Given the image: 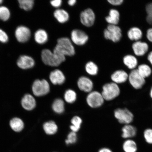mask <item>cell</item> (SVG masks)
<instances>
[{
	"label": "cell",
	"instance_id": "obj_1",
	"mask_svg": "<svg viewBox=\"0 0 152 152\" xmlns=\"http://www.w3.org/2000/svg\"><path fill=\"white\" fill-rule=\"evenodd\" d=\"M53 52L62 56H72L75 54V50L72 41L69 38L61 37L58 39Z\"/></svg>",
	"mask_w": 152,
	"mask_h": 152
},
{
	"label": "cell",
	"instance_id": "obj_2",
	"mask_svg": "<svg viewBox=\"0 0 152 152\" xmlns=\"http://www.w3.org/2000/svg\"><path fill=\"white\" fill-rule=\"evenodd\" d=\"M41 60L45 65L56 66L65 61L66 57L60 56L49 49H44L41 53Z\"/></svg>",
	"mask_w": 152,
	"mask_h": 152
},
{
	"label": "cell",
	"instance_id": "obj_3",
	"mask_svg": "<svg viewBox=\"0 0 152 152\" xmlns=\"http://www.w3.org/2000/svg\"><path fill=\"white\" fill-rule=\"evenodd\" d=\"M50 91V85L46 80L37 79L34 80L32 83L31 93L36 98L46 96Z\"/></svg>",
	"mask_w": 152,
	"mask_h": 152
},
{
	"label": "cell",
	"instance_id": "obj_4",
	"mask_svg": "<svg viewBox=\"0 0 152 152\" xmlns=\"http://www.w3.org/2000/svg\"><path fill=\"white\" fill-rule=\"evenodd\" d=\"M121 92V89L118 85L112 82L104 85L102 94L104 100L111 101L118 97Z\"/></svg>",
	"mask_w": 152,
	"mask_h": 152
},
{
	"label": "cell",
	"instance_id": "obj_5",
	"mask_svg": "<svg viewBox=\"0 0 152 152\" xmlns=\"http://www.w3.org/2000/svg\"><path fill=\"white\" fill-rule=\"evenodd\" d=\"M114 114L115 118L121 124H131L134 121V114L126 108H118L114 111Z\"/></svg>",
	"mask_w": 152,
	"mask_h": 152
},
{
	"label": "cell",
	"instance_id": "obj_6",
	"mask_svg": "<svg viewBox=\"0 0 152 152\" xmlns=\"http://www.w3.org/2000/svg\"><path fill=\"white\" fill-rule=\"evenodd\" d=\"M20 104L21 107L25 111L30 113L37 108V99L31 93H26L21 98Z\"/></svg>",
	"mask_w": 152,
	"mask_h": 152
},
{
	"label": "cell",
	"instance_id": "obj_7",
	"mask_svg": "<svg viewBox=\"0 0 152 152\" xmlns=\"http://www.w3.org/2000/svg\"><path fill=\"white\" fill-rule=\"evenodd\" d=\"M14 36L15 39L18 43H26L31 39L32 32L31 29L28 26L20 25L15 28Z\"/></svg>",
	"mask_w": 152,
	"mask_h": 152
},
{
	"label": "cell",
	"instance_id": "obj_8",
	"mask_svg": "<svg viewBox=\"0 0 152 152\" xmlns=\"http://www.w3.org/2000/svg\"><path fill=\"white\" fill-rule=\"evenodd\" d=\"M16 63L19 69L26 71L31 70L35 67L36 62L31 56L27 54H23L18 57Z\"/></svg>",
	"mask_w": 152,
	"mask_h": 152
},
{
	"label": "cell",
	"instance_id": "obj_9",
	"mask_svg": "<svg viewBox=\"0 0 152 152\" xmlns=\"http://www.w3.org/2000/svg\"><path fill=\"white\" fill-rule=\"evenodd\" d=\"M104 36L106 39L117 42L120 40L122 37L121 30L117 25L109 24L104 30Z\"/></svg>",
	"mask_w": 152,
	"mask_h": 152
},
{
	"label": "cell",
	"instance_id": "obj_10",
	"mask_svg": "<svg viewBox=\"0 0 152 152\" xmlns=\"http://www.w3.org/2000/svg\"><path fill=\"white\" fill-rule=\"evenodd\" d=\"M145 79L140 75L137 69L132 70L129 75L128 80L133 88L140 90L145 85Z\"/></svg>",
	"mask_w": 152,
	"mask_h": 152
},
{
	"label": "cell",
	"instance_id": "obj_11",
	"mask_svg": "<svg viewBox=\"0 0 152 152\" xmlns=\"http://www.w3.org/2000/svg\"><path fill=\"white\" fill-rule=\"evenodd\" d=\"M9 126L12 132L16 134H20L23 132L25 129L26 123L22 118L15 116L10 119Z\"/></svg>",
	"mask_w": 152,
	"mask_h": 152
},
{
	"label": "cell",
	"instance_id": "obj_12",
	"mask_svg": "<svg viewBox=\"0 0 152 152\" xmlns=\"http://www.w3.org/2000/svg\"><path fill=\"white\" fill-rule=\"evenodd\" d=\"M87 102L89 106L92 108L100 107L104 102L102 94L97 91L90 92L87 98Z\"/></svg>",
	"mask_w": 152,
	"mask_h": 152
},
{
	"label": "cell",
	"instance_id": "obj_13",
	"mask_svg": "<svg viewBox=\"0 0 152 152\" xmlns=\"http://www.w3.org/2000/svg\"><path fill=\"white\" fill-rule=\"evenodd\" d=\"M96 16L92 9H87L82 12L80 15L81 23L87 27H91L94 24Z\"/></svg>",
	"mask_w": 152,
	"mask_h": 152
},
{
	"label": "cell",
	"instance_id": "obj_14",
	"mask_svg": "<svg viewBox=\"0 0 152 152\" xmlns=\"http://www.w3.org/2000/svg\"><path fill=\"white\" fill-rule=\"evenodd\" d=\"M72 41L78 45H84L88 39V37L85 32L82 30L75 29L71 32Z\"/></svg>",
	"mask_w": 152,
	"mask_h": 152
},
{
	"label": "cell",
	"instance_id": "obj_15",
	"mask_svg": "<svg viewBox=\"0 0 152 152\" xmlns=\"http://www.w3.org/2000/svg\"><path fill=\"white\" fill-rule=\"evenodd\" d=\"M121 137L125 139H130L134 137L137 134V130L135 126L132 124L124 125L121 129Z\"/></svg>",
	"mask_w": 152,
	"mask_h": 152
},
{
	"label": "cell",
	"instance_id": "obj_16",
	"mask_svg": "<svg viewBox=\"0 0 152 152\" xmlns=\"http://www.w3.org/2000/svg\"><path fill=\"white\" fill-rule=\"evenodd\" d=\"M129 75L123 70L115 71L112 74L111 79L113 82L117 85L124 83L128 80Z\"/></svg>",
	"mask_w": 152,
	"mask_h": 152
},
{
	"label": "cell",
	"instance_id": "obj_17",
	"mask_svg": "<svg viewBox=\"0 0 152 152\" xmlns=\"http://www.w3.org/2000/svg\"><path fill=\"white\" fill-rule=\"evenodd\" d=\"M51 83L54 85H62L65 81V76L59 69H56L51 72L49 76Z\"/></svg>",
	"mask_w": 152,
	"mask_h": 152
},
{
	"label": "cell",
	"instance_id": "obj_18",
	"mask_svg": "<svg viewBox=\"0 0 152 152\" xmlns=\"http://www.w3.org/2000/svg\"><path fill=\"white\" fill-rule=\"evenodd\" d=\"M133 51L136 55L142 56L147 53L149 49L147 43L140 41H136L132 45Z\"/></svg>",
	"mask_w": 152,
	"mask_h": 152
},
{
	"label": "cell",
	"instance_id": "obj_19",
	"mask_svg": "<svg viewBox=\"0 0 152 152\" xmlns=\"http://www.w3.org/2000/svg\"><path fill=\"white\" fill-rule=\"evenodd\" d=\"M77 85L81 91L86 92H91L93 88L92 81L88 78L85 77L80 78L77 81Z\"/></svg>",
	"mask_w": 152,
	"mask_h": 152
},
{
	"label": "cell",
	"instance_id": "obj_20",
	"mask_svg": "<svg viewBox=\"0 0 152 152\" xmlns=\"http://www.w3.org/2000/svg\"><path fill=\"white\" fill-rule=\"evenodd\" d=\"M34 39L36 43L39 45L45 44L48 39V35L45 30L39 28L34 34Z\"/></svg>",
	"mask_w": 152,
	"mask_h": 152
},
{
	"label": "cell",
	"instance_id": "obj_21",
	"mask_svg": "<svg viewBox=\"0 0 152 152\" xmlns=\"http://www.w3.org/2000/svg\"><path fill=\"white\" fill-rule=\"evenodd\" d=\"M120 19V14L116 10L112 9L110 10L109 16L106 17L105 20L110 25H117Z\"/></svg>",
	"mask_w": 152,
	"mask_h": 152
},
{
	"label": "cell",
	"instance_id": "obj_22",
	"mask_svg": "<svg viewBox=\"0 0 152 152\" xmlns=\"http://www.w3.org/2000/svg\"><path fill=\"white\" fill-rule=\"evenodd\" d=\"M54 16L58 22L61 23L67 22L69 18L67 11L62 9H56L54 11Z\"/></svg>",
	"mask_w": 152,
	"mask_h": 152
},
{
	"label": "cell",
	"instance_id": "obj_23",
	"mask_svg": "<svg viewBox=\"0 0 152 152\" xmlns=\"http://www.w3.org/2000/svg\"><path fill=\"white\" fill-rule=\"evenodd\" d=\"M43 129L47 135H53L57 132L58 126L54 121H49L43 123Z\"/></svg>",
	"mask_w": 152,
	"mask_h": 152
},
{
	"label": "cell",
	"instance_id": "obj_24",
	"mask_svg": "<svg viewBox=\"0 0 152 152\" xmlns=\"http://www.w3.org/2000/svg\"><path fill=\"white\" fill-rule=\"evenodd\" d=\"M122 147L125 152H136L138 149L137 144L132 139L126 140L123 143Z\"/></svg>",
	"mask_w": 152,
	"mask_h": 152
},
{
	"label": "cell",
	"instance_id": "obj_25",
	"mask_svg": "<svg viewBox=\"0 0 152 152\" xmlns=\"http://www.w3.org/2000/svg\"><path fill=\"white\" fill-rule=\"evenodd\" d=\"M123 62L129 69H134L138 64L137 59L132 55H128L124 57Z\"/></svg>",
	"mask_w": 152,
	"mask_h": 152
},
{
	"label": "cell",
	"instance_id": "obj_26",
	"mask_svg": "<svg viewBox=\"0 0 152 152\" xmlns=\"http://www.w3.org/2000/svg\"><path fill=\"white\" fill-rule=\"evenodd\" d=\"M128 36L131 40L137 41L142 38V33L140 28L132 27L129 30Z\"/></svg>",
	"mask_w": 152,
	"mask_h": 152
},
{
	"label": "cell",
	"instance_id": "obj_27",
	"mask_svg": "<svg viewBox=\"0 0 152 152\" xmlns=\"http://www.w3.org/2000/svg\"><path fill=\"white\" fill-rule=\"evenodd\" d=\"M11 16V11L8 7L4 5L0 6V20L3 22L8 21Z\"/></svg>",
	"mask_w": 152,
	"mask_h": 152
},
{
	"label": "cell",
	"instance_id": "obj_28",
	"mask_svg": "<svg viewBox=\"0 0 152 152\" xmlns=\"http://www.w3.org/2000/svg\"><path fill=\"white\" fill-rule=\"evenodd\" d=\"M18 3L19 7L22 10L29 11L34 8L35 1L34 0H18Z\"/></svg>",
	"mask_w": 152,
	"mask_h": 152
},
{
	"label": "cell",
	"instance_id": "obj_29",
	"mask_svg": "<svg viewBox=\"0 0 152 152\" xmlns=\"http://www.w3.org/2000/svg\"><path fill=\"white\" fill-rule=\"evenodd\" d=\"M52 109L55 113L61 114L64 113V102L63 100L60 99L55 100L52 104Z\"/></svg>",
	"mask_w": 152,
	"mask_h": 152
},
{
	"label": "cell",
	"instance_id": "obj_30",
	"mask_svg": "<svg viewBox=\"0 0 152 152\" xmlns=\"http://www.w3.org/2000/svg\"><path fill=\"white\" fill-rule=\"evenodd\" d=\"M138 71L144 78L150 77L152 73V70L150 66L146 64H142L138 66Z\"/></svg>",
	"mask_w": 152,
	"mask_h": 152
},
{
	"label": "cell",
	"instance_id": "obj_31",
	"mask_svg": "<svg viewBox=\"0 0 152 152\" xmlns=\"http://www.w3.org/2000/svg\"><path fill=\"white\" fill-rule=\"evenodd\" d=\"M85 69L87 73L91 75H96L98 71L97 66L92 61L87 62L86 64Z\"/></svg>",
	"mask_w": 152,
	"mask_h": 152
},
{
	"label": "cell",
	"instance_id": "obj_32",
	"mask_svg": "<svg viewBox=\"0 0 152 152\" xmlns=\"http://www.w3.org/2000/svg\"><path fill=\"white\" fill-rule=\"evenodd\" d=\"M71 123L72 125L70 126V128L72 132H76L80 128L82 120L79 117L75 116L72 119Z\"/></svg>",
	"mask_w": 152,
	"mask_h": 152
},
{
	"label": "cell",
	"instance_id": "obj_33",
	"mask_svg": "<svg viewBox=\"0 0 152 152\" xmlns=\"http://www.w3.org/2000/svg\"><path fill=\"white\" fill-rule=\"evenodd\" d=\"M64 99L69 103H72L77 99V94L75 91L71 90L66 91L64 94Z\"/></svg>",
	"mask_w": 152,
	"mask_h": 152
},
{
	"label": "cell",
	"instance_id": "obj_34",
	"mask_svg": "<svg viewBox=\"0 0 152 152\" xmlns=\"http://www.w3.org/2000/svg\"><path fill=\"white\" fill-rule=\"evenodd\" d=\"M143 136L144 140L147 143L152 144V129H145L144 131Z\"/></svg>",
	"mask_w": 152,
	"mask_h": 152
},
{
	"label": "cell",
	"instance_id": "obj_35",
	"mask_svg": "<svg viewBox=\"0 0 152 152\" xmlns=\"http://www.w3.org/2000/svg\"><path fill=\"white\" fill-rule=\"evenodd\" d=\"M9 39L8 34L3 28H0V43L5 44L9 42Z\"/></svg>",
	"mask_w": 152,
	"mask_h": 152
},
{
	"label": "cell",
	"instance_id": "obj_36",
	"mask_svg": "<svg viewBox=\"0 0 152 152\" xmlns=\"http://www.w3.org/2000/svg\"><path fill=\"white\" fill-rule=\"evenodd\" d=\"M77 135L75 132H70L68 135L67 139L65 140L66 143L67 145L75 144L77 141Z\"/></svg>",
	"mask_w": 152,
	"mask_h": 152
},
{
	"label": "cell",
	"instance_id": "obj_37",
	"mask_svg": "<svg viewBox=\"0 0 152 152\" xmlns=\"http://www.w3.org/2000/svg\"><path fill=\"white\" fill-rule=\"evenodd\" d=\"M146 10L147 15V21L148 23L152 25V3L146 6Z\"/></svg>",
	"mask_w": 152,
	"mask_h": 152
},
{
	"label": "cell",
	"instance_id": "obj_38",
	"mask_svg": "<svg viewBox=\"0 0 152 152\" xmlns=\"http://www.w3.org/2000/svg\"><path fill=\"white\" fill-rule=\"evenodd\" d=\"M50 4L53 7H59L61 5L62 1L61 0H54L50 1Z\"/></svg>",
	"mask_w": 152,
	"mask_h": 152
},
{
	"label": "cell",
	"instance_id": "obj_39",
	"mask_svg": "<svg viewBox=\"0 0 152 152\" xmlns=\"http://www.w3.org/2000/svg\"><path fill=\"white\" fill-rule=\"evenodd\" d=\"M108 1L112 5L117 6L121 5L123 3V0H108Z\"/></svg>",
	"mask_w": 152,
	"mask_h": 152
},
{
	"label": "cell",
	"instance_id": "obj_40",
	"mask_svg": "<svg viewBox=\"0 0 152 152\" xmlns=\"http://www.w3.org/2000/svg\"><path fill=\"white\" fill-rule=\"evenodd\" d=\"M147 37L148 40L152 42V28H149L148 30Z\"/></svg>",
	"mask_w": 152,
	"mask_h": 152
},
{
	"label": "cell",
	"instance_id": "obj_41",
	"mask_svg": "<svg viewBox=\"0 0 152 152\" xmlns=\"http://www.w3.org/2000/svg\"><path fill=\"white\" fill-rule=\"evenodd\" d=\"M98 152H113L109 148H102Z\"/></svg>",
	"mask_w": 152,
	"mask_h": 152
},
{
	"label": "cell",
	"instance_id": "obj_42",
	"mask_svg": "<svg viewBox=\"0 0 152 152\" xmlns=\"http://www.w3.org/2000/svg\"><path fill=\"white\" fill-rule=\"evenodd\" d=\"M148 60L152 65V51L150 52L148 56Z\"/></svg>",
	"mask_w": 152,
	"mask_h": 152
},
{
	"label": "cell",
	"instance_id": "obj_43",
	"mask_svg": "<svg viewBox=\"0 0 152 152\" xmlns=\"http://www.w3.org/2000/svg\"><path fill=\"white\" fill-rule=\"evenodd\" d=\"M77 2L76 0H69L68 1V4L71 6H73Z\"/></svg>",
	"mask_w": 152,
	"mask_h": 152
},
{
	"label": "cell",
	"instance_id": "obj_44",
	"mask_svg": "<svg viewBox=\"0 0 152 152\" xmlns=\"http://www.w3.org/2000/svg\"><path fill=\"white\" fill-rule=\"evenodd\" d=\"M149 94L150 97H151V98L152 99V87H151V89H150Z\"/></svg>",
	"mask_w": 152,
	"mask_h": 152
},
{
	"label": "cell",
	"instance_id": "obj_45",
	"mask_svg": "<svg viewBox=\"0 0 152 152\" xmlns=\"http://www.w3.org/2000/svg\"><path fill=\"white\" fill-rule=\"evenodd\" d=\"M3 3L4 1H3V0H0V6L3 5Z\"/></svg>",
	"mask_w": 152,
	"mask_h": 152
},
{
	"label": "cell",
	"instance_id": "obj_46",
	"mask_svg": "<svg viewBox=\"0 0 152 152\" xmlns=\"http://www.w3.org/2000/svg\"></svg>",
	"mask_w": 152,
	"mask_h": 152
}]
</instances>
